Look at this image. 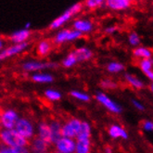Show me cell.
Instances as JSON below:
<instances>
[{
    "label": "cell",
    "instance_id": "cell-36",
    "mask_svg": "<svg viewBox=\"0 0 153 153\" xmlns=\"http://www.w3.org/2000/svg\"><path fill=\"white\" fill-rule=\"evenodd\" d=\"M132 103H133V106L136 108L137 110H138V111H144L145 110V108H144V105L140 102V101H138V100H132Z\"/></svg>",
    "mask_w": 153,
    "mask_h": 153
},
{
    "label": "cell",
    "instance_id": "cell-11",
    "mask_svg": "<svg viewBox=\"0 0 153 153\" xmlns=\"http://www.w3.org/2000/svg\"><path fill=\"white\" fill-rule=\"evenodd\" d=\"M75 139L65 137H60L58 140L53 143L55 152L59 153H74L75 151Z\"/></svg>",
    "mask_w": 153,
    "mask_h": 153
},
{
    "label": "cell",
    "instance_id": "cell-15",
    "mask_svg": "<svg viewBox=\"0 0 153 153\" xmlns=\"http://www.w3.org/2000/svg\"><path fill=\"white\" fill-rule=\"evenodd\" d=\"M108 134L111 139H124L126 140L129 137L128 132L124 127L118 123H112L108 127Z\"/></svg>",
    "mask_w": 153,
    "mask_h": 153
},
{
    "label": "cell",
    "instance_id": "cell-1",
    "mask_svg": "<svg viewBox=\"0 0 153 153\" xmlns=\"http://www.w3.org/2000/svg\"><path fill=\"white\" fill-rule=\"evenodd\" d=\"M84 10V6L82 2H76L70 6L67 10H65L60 15L56 17L48 25V29L50 31H59V29L64 28V26L69 23L71 19L79 15Z\"/></svg>",
    "mask_w": 153,
    "mask_h": 153
},
{
    "label": "cell",
    "instance_id": "cell-3",
    "mask_svg": "<svg viewBox=\"0 0 153 153\" xmlns=\"http://www.w3.org/2000/svg\"><path fill=\"white\" fill-rule=\"evenodd\" d=\"M22 70L25 74H35L45 71L47 70H52L58 67V63L53 61L41 60V59H28L22 63Z\"/></svg>",
    "mask_w": 153,
    "mask_h": 153
},
{
    "label": "cell",
    "instance_id": "cell-23",
    "mask_svg": "<svg viewBox=\"0 0 153 153\" xmlns=\"http://www.w3.org/2000/svg\"><path fill=\"white\" fill-rule=\"evenodd\" d=\"M133 55L134 57L141 60V59H152L153 56V51L147 48V47H143L139 46L137 48H134L133 50Z\"/></svg>",
    "mask_w": 153,
    "mask_h": 153
},
{
    "label": "cell",
    "instance_id": "cell-20",
    "mask_svg": "<svg viewBox=\"0 0 153 153\" xmlns=\"http://www.w3.org/2000/svg\"><path fill=\"white\" fill-rule=\"evenodd\" d=\"M74 153H91L92 141L91 138H77L75 139Z\"/></svg>",
    "mask_w": 153,
    "mask_h": 153
},
{
    "label": "cell",
    "instance_id": "cell-43",
    "mask_svg": "<svg viewBox=\"0 0 153 153\" xmlns=\"http://www.w3.org/2000/svg\"><path fill=\"white\" fill-rule=\"evenodd\" d=\"M43 153H50L49 151H47V152H43Z\"/></svg>",
    "mask_w": 153,
    "mask_h": 153
},
{
    "label": "cell",
    "instance_id": "cell-37",
    "mask_svg": "<svg viewBox=\"0 0 153 153\" xmlns=\"http://www.w3.org/2000/svg\"><path fill=\"white\" fill-rule=\"evenodd\" d=\"M0 153H14V149L0 144Z\"/></svg>",
    "mask_w": 153,
    "mask_h": 153
},
{
    "label": "cell",
    "instance_id": "cell-9",
    "mask_svg": "<svg viewBox=\"0 0 153 153\" xmlns=\"http://www.w3.org/2000/svg\"><path fill=\"white\" fill-rule=\"evenodd\" d=\"M30 48L29 43L23 44H10L0 52V62L19 56Z\"/></svg>",
    "mask_w": 153,
    "mask_h": 153
},
{
    "label": "cell",
    "instance_id": "cell-28",
    "mask_svg": "<svg viewBox=\"0 0 153 153\" xmlns=\"http://www.w3.org/2000/svg\"><path fill=\"white\" fill-rule=\"evenodd\" d=\"M92 136V126L91 123L87 121H82V125H81V130L78 134L77 138H91Z\"/></svg>",
    "mask_w": 153,
    "mask_h": 153
},
{
    "label": "cell",
    "instance_id": "cell-38",
    "mask_svg": "<svg viewBox=\"0 0 153 153\" xmlns=\"http://www.w3.org/2000/svg\"><path fill=\"white\" fill-rule=\"evenodd\" d=\"M7 47V40L5 37L0 35V52H1Z\"/></svg>",
    "mask_w": 153,
    "mask_h": 153
},
{
    "label": "cell",
    "instance_id": "cell-7",
    "mask_svg": "<svg viewBox=\"0 0 153 153\" xmlns=\"http://www.w3.org/2000/svg\"><path fill=\"white\" fill-rule=\"evenodd\" d=\"M82 121L77 117H70L66 119L64 122H62L61 127V136L76 139L81 130V125H82Z\"/></svg>",
    "mask_w": 153,
    "mask_h": 153
},
{
    "label": "cell",
    "instance_id": "cell-35",
    "mask_svg": "<svg viewBox=\"0 0 153 153\" xmlns=\"http://www.w3.org/2000/svg\"><path fill=\"white\" fill-rule=\"evenodd\" d=\"M13 149H14V153H32L28 146H23Z\"/></svg>",
    "mask_w": 153,
    "mask_h": 153
},
{
    "label": "cell",
    "instance_id": "cell-18",
    "mask_svg": "<svg viewBox=\"0 0 153 153\" xmlns=\"http://www.w3.org/2000/svg\"><path fill=\"white\" fill-rule=\"evenodd\" d=\"M73 52L76 56L79 62H86L94 58V51L86 46H80L75 48Z\"/></svg>",
    "mask_w": 153,
    "mask_h": 153
},
{
    "label": "cell",
    "instance_id": "cell-6",
    "mask_svg": "<svg viewBox=\"0 0 153 153\" xmlns=\"http://www.w3.org/2000/svg\"><path fill=\"white\" fill-rule=\"evenodd\" d=\"M83 37V35L80 33L74 31L71 28H62L56 32L52 38V43L54 46H62L69 43H73L78 41Z\"/></svg>",
    "mask_w": 153,
    "mask_h": 153
},
{
    "label": "cell",
    "instance_id": "cell-34",
    "mask_svg": "<svg viewBox=\"0 0 153 153\" xmlns=\"http://www.w3.org/2000/svg\"><path fill=\"white\" fill-rule=\"evenodd\" d=\"M117 31H118V26L117 25H114V24H111V25H108L105 27L104 29V33L108 35H111V34H114Z\"/></svg>",
    "mask_w": 153,
    "mask_h": 153
},
{
    "label": "cell",
    "instance_id": "cell-30",
    "mask_svg": "<svg viewBox=\"0 0 153 153\" xmlns=\"http://www.w3.org/2000/svg\"><path fill=\"white\" fill-rule=\"evenodd\" d=\"M138 66L144 74H147L149 71H153V59H141L138 61Z\"/></svg>",
    "mask_w": 153,
    "mask_h": 153
},
{
    "label": "cell",
    "instance_id": "cell-32",
    "mask_svg": "<svg viewBox=\"0 0 153 153\" xmlns=\"http://www.w3.org/2000/svg\"><path fill=\"white\" fill-rule=\"evenodd\" d=\"M127 40L130 46L134 47V48H137L140 46L141 44V38L139 36V34L137 32H131L129 33L128 36H127Z\"/></svg>",
    "mask_w": 153,
    "mask_h": 153
},
{
    "label": "cell",
    "instance_id": "cell-10",
    "mask_svg": "<svg viewBox=\"0 0 153 153\" xmlns=\"http://www.w3.org/2000/svg\"><path fill=\"white\" fill-rule=\"evenodd\" d=\"M71 29L80 33L82 35H86L94 32L95 23L89 18L78 17L74 19L73 22H71Z\"/></svg>",
    "mask_w": 153,
    "mask_h": 153
},
{
    "label": "cell",
    "instance_id": "cell-16",
    "mask_svg": "<svg viewBox=\"0 0 153 153\" xmlns=\"http://www.w3.org/2000/svg\"><path fill=\"white\" fill-rule=\"evenodd\" d=\"M50 144L46 142L45 140L39 138L35 136L33 139H31L28 143V147L32 153H43L48 151L50 148Z\"/></svg>",
    "mask_w": 153,
    "mask_h": 153
},
{
    "label": "cell",
    "instance_id": "cell-40",
    "mask_svg": "<svg viewBox=\"0 0 153 153\" xmlns=\"http://www.w3.org/2000/svg\"><path fill=\"white\" fill-rule=\"evenodd\" d=\"M104 153H113V150L111 147L107 146L105 149H104Z\"/></svg>",
    "mask_w": 153,
    "mask_h": 153
},
{
    "label": "cell",
    "instance_id": "cell-13",
    "mask_svg": "<svg viewBox=\"0 0 153 153\" xmlns=\"http://www.w3.org/2000/svg\"><path fill=\"white\" fill-rule=\"evenodd\" d=\"M53 47L54 45L51 40L47 38L40 39L35 45V54L39 58H47L51 54Z\"/></svg>",
    "mask_w": 153,
    "mask_h": 153
},
{
    "label": "cell",
    "instance_id": "cell-45",
    "mask_svg": "<svg viewBox=\"0 0 153 153\" xmlns=\"http://www.w3.org/2000/svg\"><path fill=\"white\" fill-rule=\"evenodd\" d=\"M0 131H1V129H0Z\"/></svg>",
    "mask_w": 153,
    "mask_h": 153
},
{
    "label": "cell",
    "instance_id": "cell-19",
    "mask_svg": "<svg viewBox=\"0 0 153 153\" xmlns=\"http://www.w3.org/2000/svg\"><path fill=\"white\" fill-rule=\"evenodd\" d=\"M31 80L35 84L39 85H49L52 84L55 80L54 75L48 71H40V73H35L31 75Z\"/></svg>",
    "mask_w": 153,
    "mask_h": 153
},
{
    "label": "cell",
    "instance_id": "cell-24",
    "mask_svg": "<svg viewBox=\"0 0 153 153\" xmlns=\"http://www.w3.org/2000/svg\"><path fill=\"white\" fill-rule=\"evenodd\" d=\"M70 97L74 100H77L78 102L82 103H88L91 101V96H90L87 92H85L83 90L79 89H73L71 90L69 93Z\"/></svg>",
    "mask_w": 153,
    "mask_h": 153
},
{
    "label": "cell",
    "instance_id": "cell-8",
    "mask_svg": "<svg viewBox=\"0 0 153 153\" xmlns=\"http://www.w3.org/2000/svg\"><path fill=\"white\" fill-rule=\"evenodd\" d=\"M96 100L100 103L102 107H104L105 109L110 111L111 113L113 114H120L123 111L122 107L117 103L116 101H114L111 97L108 96L105 92L103 91H98L97 92L96 96H95Z\"/></svg>",
    "mask_w": 153,
    "mask_h": 153
},
{
    "label": "cell",
    "instance_id": "cell-29",
    "mask_svg": "<svg viewBox=\"0 0 153 153\" xmlns=\"http://www.w3.org/2000/svg\"><path fill=\"white\" fill-rule=\"evenodd\" d=\"M83 6L84 8L93 11L105 7V1L104 0H85V2H83Z\"/></svg>",
    "mask_w": 153,
    "mask_h": 153
},
{
    "label": "cell",
    "instance_id": "cell-39",
    "mask_svg": "<svg viewBox=\"0 0 153 153\" xmlns=\"http://www.w3.org/2000/svg\"><path fill=\"white\" fill-rule=\"evenodd\" d=\"M146 76L148 77L149 80L151 81V83H153V71H149V73H148L146 74Z\"/></svg>",
    "mask_w": 153,
    "mask_h": 153
},
{
    "label": "cell",
    "instance_id": "cell-33",
    "mask_svg": "<svg viewBox=\"0 0 153 153\" xmlns=\"http://www.w3.org/2000/svg\"><path fill=\"white\" fill-rule=\"evenodd\" d=\"M142 129L146 132H153V122L150 120H145L142 122Z\"/></svg>",
    "mask_w": 153,
    "mask_h": 153
},
{
    "label": "cell",
    "instance_id": "cell-12",
    "mask_svg": "<svg viewBox=\"0 0 153 153\" xmlns=\"http://www.w3.org/2000/svg\"><path fill=\"white\" fill-rule=\"evenodd\" d=\"M33 35V32L31 30H27L24 28L16 30L11 33L8 36V41L11 44H23L28 43Z\"/></svg>",
    "mask_w": 153,
    "mask_h": 153
},
{
    "label": "cell",
    "instance_id": "cell-14",
    "mask_svg": "<svg viewBox=\"0 0 153 153\" xmlns=\"http://www.w3.org/2000/svg\"><path fill=\"white\" fill-rule=\"evenodd\" d=\"M36 137L45 140L50 145L53 144L51 131L49 128L48 121L47 120H41L36 123Z\"/></svg>",
    "mask_w": 153,
    "mask_h": 153
},
{
    "label": "cell",
    "instance_id": "cell-22",
    "mask_svg": "<svg viewBox=\"0 0 153 153\" xmlns=\"http://www.w3.org/2000/svg\"><path fill=\"white\" fill-rule=\"evenodd\" d=\"M43 96L45 100L50 103L59 102L62 98V93L56 88H47L44 91Z\"/></svg>",
    "mask_w": 153,
    "mask_h": 153
},
{
    "label": "cell",
    "instance_id": "cell-44",
    "mask_svg": "<svg viewBox=\"0 0 153 153\" xmlns=\"http://www.w3.org/2000/svg\"><path fill=\"white\" fill-rule=\"evenodd\" d=\"M54 153H59V152H54Z\"/></svg>",
    "mask_w": 153,
    "mask_h": 153
},
{
    "label": "cell",
    "instance_id": "cell-2",
    "mask_svg": "<svg viewBox=\"0 0 153 153\" xmlns=\"http://www.w3.org/2000/svg\"><path fill=\"white\" fill-rule=\"evenodd\" d=\"M28 141L23 138L15 129H7L0 131V144L10 149H17L28 146Z\"/></svg>",
    "mask_w": 153,
    "mask_h": 153
},
{
    "label": "cell",
    "instance_id": "cell-42",
    "mask_svg": "<svg viewBox=\"0 0 153 153\" xmlns=\"http://www.w3.org/2000/svg\"><path fill=\"white\" fill-rule=\"evenodd\" d=\"M150 91L153 93V83H151V85H150Z\"/></svg>",
    "mask_w": 153,
    "mask_h": 153
},
{
    "label": "cell",
    "instance_id": "cell-31",
    "mask_svg": "<svg viewBox=\"0 0 153 153\" xmlns=\"http://www.w3.org/2000/svg\"><path fill=\"white\" fill-rule=\"evenodd\" d=\"M100 85L104 90H114L118 88V84H117L114 80L110 78H104L100 81Z\"/></svg>",
    "mask_w": 153,
    "mask_h": 153
},
{
    "label": "cell",
    "instance_id": "cell-41",
    "mask_svg": "<svg viewBox=\"0 0 153 153\" xmlns=\"http://www.w3.org/2000/svg\"><path fill=\"white\" fill-rule=\"evenodd\" d=\"M31 27H32V23L31 22H26L23 26V28L24 29H27V30H31Z\"/></svg>",
    "mask_w": 153,
    "mask_h": 153
},
{
    "label": "cell",
    "instance_id": "cell-25",
    "mask_svg": "<svg viewBox=\"0 0 153 153\" xmlns=\"http://www.w3.org/2000/svg\"><path fill=\"white\" fill-rule=\"evenodd\" d=\"M124 81L126 82V84L131 86L134 89L137 90H140L145 87V85H144L143 81L141 79H139L138 77H137L136 75H134L132 74H124Z\"/></svg>",
    "mask_w": 153,
    "mask_h": 153
},
{
    "label": "cell",
    "instance_id": "cell-17",
    "mask_svg": "<svg viewBox=\"0 0 153 153\" xmlns=\"http://www.w3.org/2000/svg\"><path fill=\"white\" fill-rule=\"evenodd\" d=\"M133 2L131 0H107L105 1V7L112 11L127 10L132 7Z\"/></svg>",
    "mask_w": 153,
    "mask_h": 153
},
{
    "label": "cell",
    "instance_id": "cell-27",
    "mask_svg": "<svg viewBox=\"0 0 153 153\" xmlns=\"http://www.w3.org/2000/svg\"><path fill=\"white\" fill-rule=\"evenodd\" d=\"M125 67L120 61H110L109 63L106 65V70L111 74H121L124 71Z\"/></svg>",
    "mask_w": 153,
    "mask_h": 153
},
{
    "label": "cell",
    "instance_id": "cell-5",
    "mask_svg": "<svg viewBox=\"0 0 153 153\" xmlns=\"http://www.w3.org/2000/svg\"><path fill=\"white\" fill-rule=\"evenodd\" d=\"M21 118V114L12 107H5L0 110V129H14Z\"/></svg>",
    "mask_w": 153,
    "mask_h": 153
},
{
    "label": "cell",
    "instance_id": "cell-4",
    "mask_svg": "<svg viewBox=\"0 0 153 153\" xmlns=\"http://www.w3.org/2000/svg\"><path fill=\"white\" fill-rule=\"evenodd\" d=\"M14 129L28 142L36 136V123L26 116H21Z\"/></svg>",
    "mask_w": 153,
    "mask_h": 153
},
{
    "label": "cell",
    "instance_id": "cell-26",
    "mask_svg": "<svg viewBox=\"0 0 153 153\" xmlns=\"http://www.w3.org/2000/svg\"><path fill=\"white\" fill-rule=\"evenodd\" d=\"M78 63H79V61L73 51L69 52L61 60V66L65 69H71L75 67Z\"/></svg>",
    "mask_w": 153,
    "mask_h": 153
},
{
    "label": "cell",
    "instance_id": "cell-21",
    "mask_svg": "<svg viewBox=\"0 0 153 153\" xmlns=\"http://www.w3.org/2000/svg\"><path fill=\"white\" fill-rule=\"evenodd\" d=\"M49 128L51 131V136L53 143L58 140L61 137V127H62V122L57 118H53L48 121ZM53 145V144H52Z\"/></svg>",
    "mask_w": 153,
    "mask_h": 153
}]
</instances>
